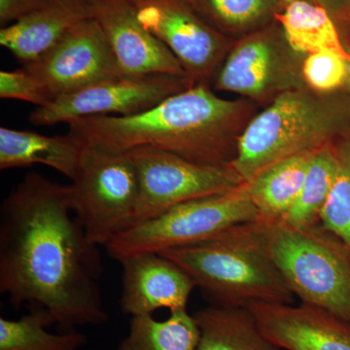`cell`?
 <instances>
[{
  "label": "cell",
  "instance_id": "obj_19",
  "mask_svg": "<svg viewBox=\"0 0 350 350\" xmlns=\"http://www.w3.org/2000/svg\"><path fill=\"white\" fill-rule=\"evenodd\" d=\"M197 350H282L264 335L246 306H211L198 310Z\"/></svg>",
  "mask_w": 350,
  "mask_h": 350
},
{
  "label": "cell",
  "instance_id": "obj_31",
  "mask_svg": "<svg viewBox=\"0 0 350 350\" xmlns=\"http://www.w3.org/2000/svg\"><path fill=\"white\" fill-rule=\"evenodd\" d=\"M292 1V0H280L282 2V5H285V4L288 3V2ZM308 1L313 2V3L320 4V5H323L326 7L327 2L328 0H308Z\"/></svg>",
  "mask_w": 350,
  "mask_h": 350
},
{
  "label": "cell",
  "instance_id": "obj_7",
  "mask_svg": "<svg viewBox=\"0 0 350 350\" xmlns=\"http://www.w3.org/2000/svg\"><path fill=\"white\" fill-rule=\"evenodd\" d=\"M68 189L73 214L92 243L107 246L129 227L139 184L128 153L85 147L79 172Z\"/></svg>",
  "mask_w": 350,
  "mask_h": 350
},
{
  "label": "cell",
  "instance_id": "obj_11",
  "mask_svg": "<svg viewBox=\"0 0 350 350\" xmlns=\"http://www.w3.org/2000/svg\"><path fill=\"white\" fill-rule=\"evenodd\" d=\"M139 25L178 59L186 75L204 83L231 49L229 38L214 29L186 0H126Z\"/></svg>",
  "mask_w": 350,
  "mask_h": 350
},
{
  "label": "cell",
  "instance_id": "obj_23",
  "mask_svg": "<svg viewBox=\"0 0 350 350\" xmlns=\"http://www.w3.org/2000/svg\"><path fill=\"white\" fill-rule=\"evenodd\" d=\"M29 308L18 320L0 317V350H78L87 345L86 335L76 330L50 333V315L40 306Z\"/></svg>",
  "mask_w": 350,
  "mask_h": 350
},
{
  "label": "cell",
  "instance_id": "obj_21",
  "mask_svg": "<svg viewBox=\"0 0 350 350\" xmlns=\"http://www.w3.org/2000/svg\"><path fill=\"white\" fill-rule=\"evenodd\" d=\"M200 329L187 310L170 312L163 321L152 315L131 317L128 336L116 350H197Z\"/></svg>",
  "mask_w": 350,
  "mask_h": 350
},
{
  "label": "cell",
  "instance_id": "obj_1",
  "mask_svg": "<svg viewBox=\"0 0 350 350\" xmlns=\"http://www.w3.org/2000/svg\"><path fill=\"white\" fill-rule=\"evenodd\" d=\"M72 215L68 186L36 172L0 208V292L15 308L40 306L61 332L108 320L98 245Z\"/></svg>",
  "mask_w": 350,
  "mask_h": 350
},
{
  "label": "cell",
  "instance_id": "obj_4",
  "mask_svg": "<svg viewBox=\"0 0 350 350\" xmlns=\"http://www.w3.org/2000/svg\"><path fill=\"white\" fill-rule=\"evenodd\" d=\"M160 254L181 267L213 306L293 304L294 294L258 243L250 222Z\"/></svg>",
  "mask_w": 350,
  "mask_h": 350
},
{
  "label": "cell",
  "instance_id": "obj_28",
  "mask_svg": "<svg viewBox=\"0 0 350 350\" xmlns=\"http://www.w3.org/2000/svg\"><path fill=\"white\" fill-rule=\"evenodd\" d=\"M47 0H0V23L12 24L43 5Z\"/></svg>",
  "mask_w": 350,
  "mask_h": 350
},
{
  "label": "cell",
  "instance_id": "obj_20",
  "mask_svg": "<svg viewBox=\"0 0 350 350\" xmlns=\"http://www.w3.org/2000/svg\"><path fill=\"white\" fill-rule=\"evenodd\" d=\"M315 151L282 159L246 183L260 218H284L300 195Z\"/></svg>",
  "mask_w": 350,
  "mask_h": 350
},
{
  "label": "cell",
  "instance_id": "obj_17",
  "mask_svg": "<svg viewBox=\"0 0 350 350\" xmlns=\"http://www.w3.org/2000/svg\"><path fill=\"white\" fill-rule=\"evenodd\" d=\"M85 147L70 135L48 137L31 131L0 128V170L43 165L75 178Z\"/></svg>",
  "mask_w": 350,
  "mask_h": 350
},
{
  "label": "cell",
  "instance_id": "obj_18",
  "mask_svg": "<svg viewBox=\"0 0 350 350\" xmlns=\"http://www.w3.org/2000/svg\"><path fill=\"white\" fill-rule=\"evenodd\" d=\"M285 39L297 54L308 55L320 51H332L349 61L335 21L328 9L308 0H292L276 14Z\"/></svg>",
  "mask_w": 350,
  "mask_h": 350
},
{
  "label": "cell",
  "instance_id": "obj_3",
  "mask_svg": "<svg viewBox=\"0 0 350 350\" xmlns=\"http://www.w3.org/2000/svg\"><path fill=\"white\" fill-rule=\"evenodd\" d=\"M350 135V96L308 86L289 90L253 117L239 138L232 165L247 183L282 159L319 150Z\"/></svg>",
  "mask_w": 350,
  "mask_h": 350
},
{
  "label": "cell",
  "instance_id": "obj_6",
  "mask_svg": "<svg viewBox=\"0 0 350 350\" xmlns=\"http://www.w3.org/2000/svg\"><path fill=\"white\" fill-rule=\"evenodd\" d=\"M259 217L247 184L220 194L183 202L157 217L128 228L105 246L120 262L126 257L162 253L206 241Z\"/></svg>",
  "mask_w": 350,
  "mask_h": 350
},
{
  "label": "cell",
  "instance_id": "obj_10",
  "mask_svg": "<svg viewBox=\"0 0 350 350\" xmlns=\"http://www.w3.org/2000/svg\"><path fill=\"white\" fill-rule=\"evenodd\" d=\"M196 84L188 76L116 75L64 94L29 115L34 126H54L96 115L131 116Z\"/></svg>",
  "mask_w": 350,
  "mask_h": 350
},
{
  "label": "cell",
  "instance_id": "obj_15",
  "mask_svg": "<svg viewBox=\"0 0 350 350\" xmlns=\"http://www.w3.org/2000/svg\"><path fill=\"white\" fill-rule=\"evenodd\" d=\"M123 267L120 306L125 314L152 315L160 308L184 310L196 287L190 275L160 253L126 257Z\"/></svg>",
  "mask_w": 350,
  "mask_h": 350
},
{
  "label": "cell",
  "instance_id": "obj_13",
  "mask_svg": "<svg viewBox=\"0 0 350 350\" xmlns=\"http://www.w3.org/2000/svg\"><path fill=\"white\" fill-rule=\"evenodd\" d=\"M89 9L122 75L188 76L177 57L139 25L126 0H89Z\"/></svg>",
  "mask_w": 350,
  "mask_h": 350
},
{
  "label": "cell",
  "instance_id": "obj_12",
  "mask_svg": "<svg viewBox=\"0 0 350 350\" xmlns=\"http://www.w3.org/2000/svg\"><path fill=\"white\" fill-rule=\"evenodd\" d=\"M24 68L50 101L122 75L105 33L91 17L76 25L49 52Z\"/></svg>",
  "mask_w": 350,
  "mask_h": 350
},
{
  "label": "cell",
  "instance_id": "obj_29",
  "mask_svg": "<svg viewBox=\"0 0 350 350\" xmlns=\"http://www.w3.org/2000/svg\"><path fill=\"white\" fill-rule=\"evenodd\" d=\"M326 8L331 10H342L350 13V0H328Z\"/></svg>",
  "mask_w": 350,
  "mask_h": 350
},
{
  "label": "cell",
  "instance_id": "obj_25",
  "mask_svg": "<svg viewBox=\"0 0 350 350\" xmlns=\"http://www.w3.org/2000/svg\"><path fill=\"white\" fill-rule=\"evenodd\" d=\"M338 167L321 213V225L350 247V135L337 144Z\"/></svg>",
  "mask_w": 350,
  "mask_h": 350
},
{
  "label": "cell",
  "instance_id": "obj_2",
  "mask_svg": "<svg viewBox=\"0 0 350 350\" xmlns=\"http://www.w3.org/2000/svg\"><path fill=\"white\" fill-rule=\"evenodd\" d=\"M254 103L230 100L197 83L131 116L96 115L68 122V135L86 148L126 153L139 147L204 165L231 163Z\"/></svg>",
  "mask_w": 350,
  "mask_h": 350
},
{
  "label": "cell",
  "instance_id": "obj_24",
  "mask_svg": "<svg viewBox=\"0 0 350 350\" xmlns=\"http://www.w3.org/2000/svg\"><path fill=\"white\" fill-rule=\"evenodd\" d=\"M337 144L328 145L313 154L300 195L282 219L287 224L301 229L321 224L322 211L338 172Z\"/></svg>",
  "mask_w": 350,
  "mask_h": 350
},
{
  "label": "cell",
  "instance_id": "obj_27",
  "mask_svg": "<svg viewBox=\"0 0 350 350\" xmlns=\"http://www.w3.org/2000/svg\"><path fill=\"white\" fill-rule=\"evenodd\" d=\"M0 98L27 101L38 107L50 103L38 82L24 68L0 72Z\"/></svg>",
  "mask_w": 350,
  "mask_h": 350
},
{
  "label": "cell",
  "instance_id": "obj_5",
  "mask_svg": "<svg viewBox=\"0 0 350 350\" xmlns=\"http://www.w3.org/2000/svg\"><path fill=\"white\" fill-rule=\"evenodd\" d=\"M250 226L294 296L350 322L349 246L321 224L301 229L258 217Z\"/></svg>",
  "mask_w": 350,
  "mask_h": 350
},
{
  "label": "cell",
  "instance_id": "obj_26",
  "mask_svg": "<svg viewBox=\"0 0 350 350\" xmlns=\"http://www.w3.org/2000/svg\"><path fill=\"white\" fill-rule=\"evenodd\" d=\"M349 61L332 51L306 56L301 66L306 86L317 93L330 94L344 89Z\"/></svg>",
  "mask_w": 350,
  "mask_h": 350
},
{
  "label": "cell",
  "instance_id": "obj_9",
  "mask_svg": "<svg viewBox=\"0 0 350 350\" xmlns=\"http://www.w3.org/2000/svg\"><path fill=\"white\" fill-rule=\"evenodd\" d=\"M297 55L275 21L232 45L215 88L253 103H271L284 92L306 86Z\"/></svg>",
  "mask_w": 350,
  "mask_h": 350
},
{
  "label": "cell",
  "instance_id": "obj_14",
  "mask_svg": "<svg viewBox=\"0 0 350 350\" xmlns=\"http://www.w3.org/2000/svg\"><path fill=\"white\" fill-rule=\"evenodd\" d=\"M246 308L280 349L350 350V322L319 306L252 301Z\"/></svg>",
  "mask_w": 350,
  "mask_h": 350
},
{
  "label": "cell",
  "instance_id": "obj_22",
  "mask_svg": "<svg viewBox=\"0 0 350 350\" xmlns=\"http://www.w3.org/2000/svg\"><path fill=\"white\" fill-rule=\"evenodd\" d=\"M202 20L230 38L247 36L275 21L280 0H186Z\"/></svg>",
  "mask_w": 350,
  "mask_h": 350
},
{
  "label": "cell",
  "instance_id": "obj_8",
  "mask_svg": "<svg viewBox=\"0 0 350 350\" xmlns=\"http://www.w3.org/2000/svg\"><path fill=\"white\" fill-rule=\"evenodd\" d=\"M126 153L137 169L139 184L128 228L183 202L228 192L245 183L232 163L204 165L152 147H139Z\"/></svg>",
  "mask_w": 350,
  "mask_h": 350
},
{
  "label": "cell",
  "instance_id": "obj_16",
  "mask_svg": "<svg viewBox=\"0 0 350 350\" xmlns=\"http://www.w3.org/2000/svg\"><path fill=\"white\" fill-rule=\"evenodd\" d=\"M90 16L89 0H47L0 31V44L29 64L49 52L72 27Z\"/></svg>",
  "mask_w": 350,
  "mask_h": 350
},
{
  "label": "cell",
  "instance_id": "obj_30",
  "mask_svg": "<svg viewBox=\"0 0 350 350\" xmlns=\"http://www.w3.org/2000/svg\"><path fill=\"white\" fill-rule=\"evenodd\" d=\"M344 90L350 96V59L349 61V66H347V80H345Z\"/></svg>",
  "mask_w": 350,
  "mask_h": 350
}]
</instances>
